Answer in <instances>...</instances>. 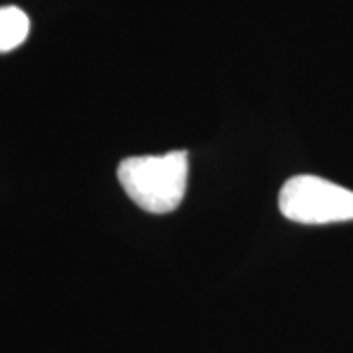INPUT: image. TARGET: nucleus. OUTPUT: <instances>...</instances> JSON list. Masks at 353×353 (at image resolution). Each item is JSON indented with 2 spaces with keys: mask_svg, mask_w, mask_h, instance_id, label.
<instances>
[{
  "mask_svg": "<svg viewBox=\"0 0 353 353\" xmlns=\"http://www.w3.org/2000/svg\"><path fill=\"white\" fill-rule=\"evenodd\" d=\"M279 210L290 222L306 226L353 220V190L322 176L289 179L279 192Z\"/></svg>",
  "mask_w": 353,
  "mask_h": 353,
  "instance_id": "obj_2",
  "label": "nucleus"
},
{
  "mask_svg": "<svg viewBox=\"0 0 353 353\" xmlns=\"http://www.w3.org/2000/svg\"><path fill=\"white\" fill-rule=\"evenodd\" d=\"M30 34V18L18 6L0 8V53L20 48Z\"/></svg>",
  "mask_w": 353,
  "mask_h": 353,
  "instance_id": "obj_3",
  "label": "nucleus"
},
{
  "mask_svg": "<svg viewBox=\"0 0 353 353\" xmlns=\"http://www.w3.org/2000/svg\"><path fill=\"white\" fill-rule=\"evenodd\" d=\"M122 189L141 210L169 214L179 208L189 185V153L128 157L118 165Z\"/></svg>",
  "mask_w": 353,
  "mask_h": 353,
  "instance_id": "obj_1",
  "label": "nucleus"
}]
</instances>
